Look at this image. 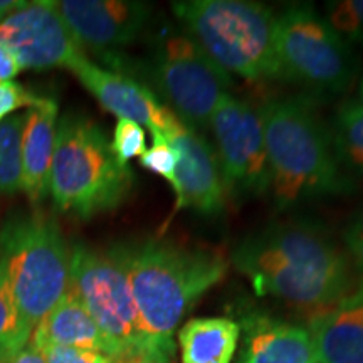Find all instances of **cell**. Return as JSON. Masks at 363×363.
Masks as SVG:
<instances>
[{
    "instance_id": "2",
    "label": "cell",
    "mask_w": 363,
    "mask_h": 363,
    "mask_svg": "<svg viewBox=\"0 0 363 363\" xmlns=\"http://www.w3.org/2000/svg\"><path fill=\"white\" fill-rule=\"evenodd\" d=\"M131 293L153 363L175 355L174 335L195 303L225 278L229 261L214 249L169 239L121 244Z\"/></svg>"
},
{
    "instance_id": "20",
    "label": "cell",
    "mask_w": 363,
    "mask_h": 363,
    "mask_svg": "<svg viewBox=\"0 0 363 363\" xmlns=\"http://www.w3.org/2000/svg\"><path fill=\"white\" fill-rule=\"evenodd\" d=\"M335 153L348 175L363 179V103L350 98L338 104L331 121Z\"/></svg>"
},
{
    "instance_id": "11",
    "label": "cell",
    "mask_w": 363,
    "mask_h": 363,
    "mask_svg": "<svg viewBox=\"0 0 363 363\" xmlns=\"http://www.w3.org/2000/svg\"><path fill=\"white\" fill-rule=\"evenodd\" d=\"M0 48L22 69L69 67L83 49L76 43L52 0L29 2L0 22Z\"/></svg>"
},
{
    "instance_id": "18",
    "label": "cell",
    "mask_w": 363,
    "mask_h": 363,
    "mask_svg": "<svg viewBox=\"0 0 363 363\" xmlns=\"http://www.w3.org/2000/svg\"><path fill=\"white\" fill-rule=\"evenodd\" d=\"M29 345H33L38 350L51 347V345L86 348V350L101 352L115 362L111 343L108 342L96 321L91 318L88 310L71 288L59 299L57 305L39 321L30 335Z\"/></svg>"
},
{
    "instance_id": "5",
    "label": "cell",
    "mask_w": 363,
    "mask_h": 363,
    "mask_svg": "<svg viewBox=\"0 0 363 363\" xmlns=\"http://www.w3.org/2000/svg\"><path fill=\"white\" fill-rule=\"evenodd\" d=\"M172 11L184 33L227 74L261 83L283 79L276 16L249 0H182Z\"/></svg>"
},
{
    "instance_id": "14",
    "label": "cell",
    "mask_w": 363,
    "mask_h": 363,
    "mask_svg": "<svg viewBox=\"0 0 363 363\" xmlns=\"http://www.w3.org/2000/svg\"><path fill=\"white\" fill-rule=\"evenodd\" d=\"M79 83L98 99L106 111L147 126L152 136L167 133L180 123L179 118L163 104L152 89L121 72L93 65L79 54L67 67Z\"/></svg>"
},
{
    "instance_id": "28",
    "label": "cell",
    "mask_w": 363,
    "mask_h": 363,
    "mask_svg": "<svg viewBox=\"0 0 363 363\" xmlns=\"http://www.w3.org/2000/svg\"><path fill=\"white\" fill-rule=\"evenodd\" d=\"M342 240L348 257L363 278V208L348 220L347 227L343 229Z\"/></svg>"
},
{
    "instance_id": "6",
    "label": "cell",
    "mask_w": 363,
    "mask_h": 363,
    "mask_svg": "<svg viewBox=\"0 0 363 363\" xmlns=\"http://www.w3.org/2000/svg\"><path fill=\"white\" fill-rule=\"evenodd\" d=\"M0 259L22 320L34 331L69 291L71 251L61 227L40 211L11 217L0 230Z\"/></svg>"
},
{
    "instance_id": "27",
    "label": "cell",
    "mask_w": 363,
    "mask_h": 363,
    "mask_svg": "<svg viewBox=\"0 0 363 363\" xmlns=\"http://www.w3.org/2000/svg\"><path fill=\"white\" fill-rule=\"evenodd\" d=\"M35 98H38L35 94L29 93V91L19 83H13V81L0 83V123H2L6 118L13 115L19 108L33 106Z\"/></svg>"
},
{
    "instance_id": "29",
    "label": "cell",
    "mask_w": 363,
    "mask_h": 363,
    "mask_svg": "<svg viewBox=\"0 0 363 363\" xmlns=\"http://www.w3.org/2000/svg\"><path fill=\"white\" fill-rule=\"evenodd\" d=\"M22 71L19 62L9 54L6 49L0 48V83L12 81Z\"/></svg>"
},
{
    "instance_id": "10",
    "label": "cell",
    "mask_w": 363,
    "mask_h": 363,
    "mask_svg": "<svg viewBox=\"0 0 363 363\" xmlns=\"http://www.w3.org/2000/svg\"><path fill=\"white\" fill-rule=\"evenodd\" d=\"M208 130L216 138L225 195L244 201L269 194L271 174L259 111L227 93L212 113Z\"/></svg>"
},
{
    "instance_id": "26",
    "label": "cell",
    "mask_w": 363,
    "mask_h": 363,
    "mask_svg": "<svg viewBox=\"0 0 363 363\" xmlns=\"http://www.w3.org/2000/svg\"><path fill=\"white\" fill-rule=\"evenodd\" d=\"M39 352L43 353L48 363H115L111 357L101 352L86 350V348L51 345V347L40 348Z\"/></svg>"
},
{
    "instance_id": "13",
    "label": "cell",
    "mask_w": 363,
    "mask_h": 363,
    "mask_svg": "<svg viewBox=\"0 0 363 363\" xmlns=\"http://www.w3.org/2000/svg\"><path fill=\"white\" fill-rule=\"evenodd\" d=\"M153 138H162L169 143L179 160L174 190L177 201L169 220L184 208L202 216H219L225 207V190L212 145L202 133L189 130L182 123Z\"/></svg>"
},
{
    "instance_id": "7",
    "label": "cell",
    "mask_w": 363,
    "mask_h": 363,
    "mask_svg": "<svg viewBox=\"0 0 363 363\" xmlns=\"http://www.w3.org/2000/svg\"><path fill=\"white\" fill-rule=\"evenodd\" d=\"M69 288L111 343L115 363H153L120 246L101 251L76 244Z\"/></svg>"
},
{
    "instance_id": "32",
    "label": "cell",
    "mask_w": 363,
    "mask_h": 363,
    "mask_svg": "<svg viewBox=\"0 0 363 363\" xmlns=\"http://www.w3.org/2000/svg\"><path fill=\"white\" fill-rule=\"evenodd\" d=\"M358 99L363 103V78L360 81V86H358Z\"/></svg>"
},
{
    "instance_id": "17",
    "label": "cell",
    "mask_w": 363,
    "mask_h": 363,
    "mask_svg": "<svg viewBox=\"0 0 363 363\" xmlns=\"http://www.w3.org/2000/svg\"><path fill=\"white\" fill-rule=\"evenodd\" d=\"M56 99L38 96L26 113L22 131V190L38 203L49 194V175L56 145Z\"/></svg>"
},
{
    "instance_id": "30",
    "label": "cell",
    "mask_w": 363,
    "mask_h": 363,
    "mask_svg": "<svg viewBox=\"0 0 363 363\" xmlns=\"http://www.w3.org/2000/svg\"><path fill=\"white\" fill-rule=\"evenodd\" d=\"M7 363H48L43 353L38 348H34L33 345H27L22 348L19 353H16Z\"/></svg>"
},
{
    "instance_id": "9",
    "label": "cell",
    "mask_w": 363,
    "mask_h": 363,
    "mask_svg": "<svg viewBox=\"0 0 363 363\" xmlns=\"http://www.w3.org/2000/svg\"><path fill=\"white\" fill-rule=\"evenodd\" d=\"M150 78L167 108L197 133L208 130L212 113L233 83L225 71L179 30H163L158 35Z\"/></svg>"
},
{
    "instance_id": "8",
    "label": "cell",
    "mask_w": 363,
    "mask_h": 363,
    "mask_svg": "<svg viewBox=\"0 0 363 363\" xmlns=\"http://www.w3.org/2000/svg\"><path fill=\"white\" fill-rule=\"evenodd\" d=\"M276 51L283 79L316 94H345L360 74V59L350 44L306 4L276 16Z\"/></svg>"
},
{
    "instance_id": "19",
    "label": "cell",
    "mask_w": 363,
    "mask_h": 363,
    "mask_svg": "<svg viewBox=\"0 0 363 363\" xmlns=\"http://www.w3.org/2000/svg\"><path fill=\"white\" fill-rule=\"evenodd\" d=\"M240 325L230 318H192L179 330L182 363H233Z\"/></svg>"
},
{
    "instance_id": "25",
    "label": "cell",
    "mask_w": 363,
    "mask_h": 363,
    "mask_svg": "<svg viewBox=\"0 0 363 363\" xmlns=\"http://www.w3.org/2000/svg\"><path fill=\"white\" fill-rule=\"evenodd\" d=\"M177 163L179 160H177L175 150L162 138H153V147L145 150L143 155L140 157V165L145 170L165 179L174 190L177 187Z\"/></svg>"
},
{
    "instance_id": "4",
    "label": "cell",
    "mask_w": 363,
    "mask_h": 363,
    "mask_svg": "<svg viewBox=\"0 0 363 363\" xmlns=\"http://www.w3.org/2000/svg\"><path fill=\"white\" fill-rule=\"evenodd\" d=\"M133 184V172L118 162L101 126L81 113L61 118L49 175L59 211L79 219L111 212L125 203Z\"/></svg>"
},
{
    "instance_id": "12",
    "label": "cell",
    "mask_w": 363,
    "mask_h": 363,
    "mask_svg": "<svg viewBox=\"0 0 363 363\" xmlns=\"http://www.w3.org/2000/svg\"><path fill=\"white\" fill-rule=\"evenodd\" d=\"M52 6L79 48L111 57L133 43L152 17V6L133 0H59Z\"/></svg>"
},
{
    "instance_id": "1",
    "label": "cell",
    "mask_w": 363,
    "mask_h": 363,
    "mask_svg": "<svg viewBox=\"0 0 363 363\" xmlns=\"http://www.w3.org/2000/svg\"><path fill=\"white\" fill-rule=\"evenodd\" d=\"M230 262L259 296H274L313 313L337 305L358 281L338 240L313 220H284L244 238Z\"/></svg>"
},
{
    "instance_id": "3",
    "label": "cell",
    "mask_w": 363,
    "mask_h": 363,
    "mask_svg": "<svg viewBox=\"0 0 363 363\" xmlns=\"http://www.w3.org/2000/svg\"><path fill=\"white\" fill-rule=\"evenodd\" d=\"M271 190L278 211L355 192V179L340 165L330 128L311 99L279 98L261 106Z\"/></svg>"
},
{
    "instance_id": "23",
    "label": "cell",
    "mask_w": 363,
    "mask_h": 363,
    "mask_svg": "<svg viewBox=\"0 0 363 363\" xmlns=\"http://www.w3.org/2000/svg\"><path fill=\"white\" fill-rule=\"evenodd\" d=\"M325 19L348 44L363 45V0H333L325 4Z\"/></svg>"
},
{
    "instance_id": "15",
    "label": "cell",
    "mask_w": 363,
    "mask_h": 363,
    "mask_svg": "<svg viewBox=\"0 0 363 363\" xmlns=\"http://www.w3.org/2000/svg\"><path fill=\"white\" fill-rule=\"evenodd\" d=\"M308 331L318 363H363V278L337 305L313 313Z\"/></svg>"
},
{
    "instance_id": "21",
    "label": "cell",
    "mask_w": 363,
    "mask_h": 363,
    "mask_svg": "<svg viewBox=\"0 0 363 363\" xmlns=\"http://www.w3.org/2000/svg\"><path fill=\"white\" fill-rule=\"evenodd\" d=\"M33 331L22 320L11 281L7 276L6 262L0 259V363H7L29 345Z\"/></svg>"
},
{
    "instance_id": "22",
    "label": "cell",
    "mask_w": 363,
    "mask_h": 363,
    "mask_svg": "<svg viewBox=\"0 0 363 363\" xmlns=\"http://www.w3.org/2000/svg\"><path fill=\"white\" fill-rule=\"evenodd\" d=\"M24 115H11L0 123V194L22 190V131Z\"/></svg>"
},
{
    "instance_id": "16",
    "label": "cell",
    "mask_w": 363,
    "mask_h": 363,
    "mask_svg": "<svg viewBox=\"0 0 363 363\" xmlns=\"http://www.w3.org/2000/svg\"><path fill=\"white\" fill-rule=\"evenodd\" d=\"M238 363H318L310 331L254 313L244 318V342Z\"/></svg>"
},
{
    "instance_id": "24",
    "label": "cell",
    "mask_w": 363,
    "mask_h": 363,
    "mask_svg": "<svg viewBox=\"0 0 363 363\" xmlns=\"http://www.w3.org/2000/svg\"><path fill=\"white\" fill-rule=\"evenodd\" d=\"M111 150L118 162L128 165L135 157H142L147 150V135L138 123L131 120H118L113 133Z\"/></svg>"
},
{
    "instance_id": "31",
    "label": "cell",
    "mask_w": 363,
    "mask_h": 363,
    "mask_svg": "<svg viewBox=\"0 0 363 363\" xmlns=\"http://www.w3.org/2000/svg\"><path fill=\"white\" fill-rule=\"evenodd\" d=\"M27 4L29 2H26V0H0V22L6 21L13 12L21 11Z\"/></svg>"
}]
</instances>
